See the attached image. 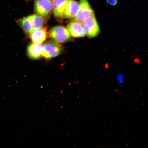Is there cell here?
<instances>
[{
    "label": "cell",
    "mask_w": 148,
    "mask_h": 148,
    "mask_svg": "<svg viewBox=\"0 0 148 148\" xmlns=\"http://www.w3.org/2000/svg\"><path fill=\"white\" fill-rule=\"evenodd\" d=\"M62 49V46L58 42L52 41L48 42L43 46L42 56L44 58L49 60L60 55Z\"/></svg>",
    "instance_id": "3"
},
{
    "label": "cell",
    "mask_w": 148,
    "mask_h": 148,
    "mask_svg": "<svg viewBox=\"0 0 148 148\" xmlns=\"http://www.w3.org/2000/svg\"><path fill=\"white\" fill-rule=\"evenodd\" d=\"M107 3L112 5H115L117 3V0H106Z\"/></svg>",
    "instance_id": "13"
},
{
    "label": "cell",
    "mask_w": 148,
    "mask_h": 148,
    "mask_svg": "<svg viewBox=\"0 0 148 148\" xmlns=\"http://www.w3.org/2000/svg\"><path fill=\"white\" fill-rule=\"evenodd\" d=\"M118 82L120 83H121L123 82V76L121 75H119L118 77Z\"/></svg>",
    "instance_id": "14"
},
{
    "label": "cell",
    "mask_w": 148,
    "mask_h": 148,
    "mask_svg": "<svg viewBox=\"0 0 148 148\" xmlns=\"http://www.w3.org/2000/svg\"><path fill=\"white\" fill-rule=\"evenodd\" d=\"M83 23L85 34L89 38H94L99 34V27L94 14L86 18Z\"/></svg>",
    "instance_id": "2"
},
{
    "label": "cell",
    "mask_w": 148,
    "mask_h": 148,
    "mask_svg": "<svg viewBox=\"0 0 148 148\" xmlns=\"http://www.w3.org/2000/svg\"><path fill=\"white\" fill-rule=\"evenodd\" d=\"M78 13L75 17V21L82 23L87 18L94 14L87 0H80Z\"/></svg>",
    "instance_id": "5"
},
{
    "label": "cell",
    "mask_w": 148,
    "mask_h": 148,
    "mask_svg": "<svg viewBox=\"0 0 148 148\" xmlns=\"http://www.w3.org/2000/svg\"><path fill=\"white\" fill-rule=\"evenodd\" d=\"M43 46L41 44L33 43L28 46V56L32 60H38L42 56Z\"/></svg>",
    "instance_id": "9"
},
{
    "label": "cell",
    "mask_w": 148,
    "mask_h": 148,
    "mask_svg": "<svg viewBox=\"0 0 148 148\" xmlns=\"http://www.w3.org/2000/svg\"><path fill=\"white\" fill-rule=\"evenodd\" d=\"M48 36L46 27L34 29L29 33V36L34 43L42 44L46 40Z\"/></svg>",
    "instance_id": "8"
},
{
    "label": "cell",
    "mask_w": 148,
    "mask_h": 148,
    "mask_svg": "<svg viewBox=\"0 0 148 148\" xmlns=\"http://www.w3.org/2000/svg\"><path fill=\"white\" fill-rule=\"evenodd\" d=\"M53 14L55 17L64 18V12L68 0H52Z\"/></svg>",
    "instance_id": "10"
},
{
    "label": "cell",
    "mask_w": 148,
    "mask_h": 148,
    "mask_svg": "<svg viewBox=\"0 0 148 148\" xmlns=\"http://www.w3.org/2000/svg\"><path fill=\"white\" fill-rule=\"evenodd\" d=\"M34 10L36 14L44 18L49 17L53 11L52 0H35Z\"/></svg>",
    "instance_id": "4"
},
{
    "label": "cell",
    "mask_w": 148,
    "mask_h": 148,
    "mask_svg": "<svg viewBox=\"0 0 148 148\" xmlns=\"http://www.w3.org/2000/svg\"><path fill=\"white\" fill-rule=\"evenodd\" d=\"M79 3L75 0H68L64 12V18L70 19L75 18L78 13Z\"/></svg>",
    "instance_id": "6"
},
{
    "label": "cell",
    "mask_w": 148,
    "mask_h": 148,
    "mask_svg": "<svg viewBox=\"0 0 148 148\" xmlns=\"http://www.w3.org/2000/svg\"><path fill=\"white\" fill-rule=\"evenodd\" d=\"M49 36L53 41L59 43L69 41L71 39L68 29L62 25L57 26L52 28L49 31Z\"/></svg>",
    "instance_id": "1"
},
{
    "label": "cell",
    "mask_w": 148,
    "mask_h": 148,
    "mask_svg": "<svg viewBox=\"0 0 148 148\" xmlns=\"http://www.w3.org/2000/svg\"><path fill=\"white\" fill-rule=\"evenodd\" d=\"M18 23L25 33L29 34L33 31L30 22L27 17L18 20Z\"/></svg>",
    "instance_id": "12"
},
{
    "label": "cell",
    "mask_w": 148,
    "mask_h": 148,
    "mask_svg": "<svg viewBox=\"0 0 148 148\" xmlns=\"http://www.w3.org/2000/svg\"><path fill=\"white\" fill-rule=\"evenodd\" d=\"M67 29L70 36L73 38H81L86 35L82 24L78 21L69 23L67 25Z\"/></svg>",
    "instance_id": "7"
},
{
    "label": "cell",
    "mask_w": 148,
    "mask_h": 148,
    "mask_svg": "<svg viewBox=\"0 0 148 148\" xmlns=\"http://www.w3.org/2000/svg\"><path fill=\"white\" fill-rule=\"evenodd\" d=\"M27 18L30 22L33 30L42 28L45 23V18L38 14L31 15Z\"/></svg>",
    "instance_id": "11"
}]
</instances>
